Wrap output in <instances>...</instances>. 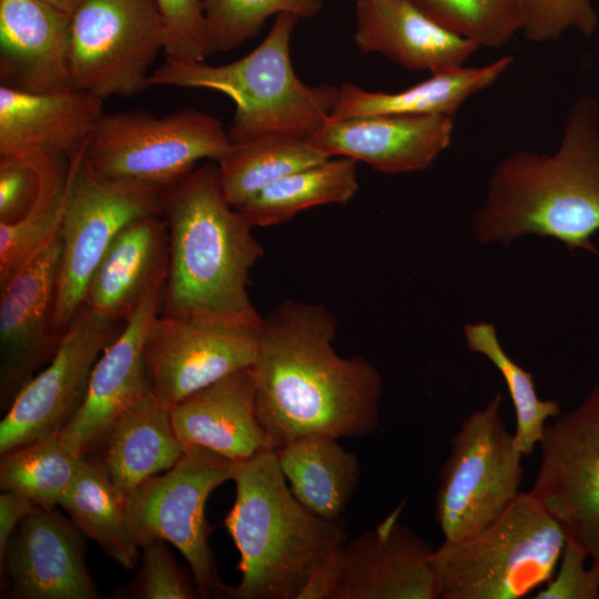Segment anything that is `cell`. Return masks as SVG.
<instances>
[{"label": "cell", "mask_w": 599, "mask_h": 599, "mask_svg": "<svg viewBox=\"0 0 599 599\" xmlns=\"http://www.w3.org/2000/svg\"><path fill=\"white\" fill-rule=\"evenodd\" d=\"M336 331L318 304L287 300L263 317L252 369L257 416L274 449L304 435L362 437L379 426L380 373L363 357H341Z\"/></svg>", "instance_id": "obj_1"}, {"label": "cell", "mask_w": 599, "mask_h": 599, "mask_svg": "<svg viewBox=\"0 0 599 599\" xmlns=\"http://www.w3.org/2000/svg\"><path fill=\"white\" fill-rule=\"evenodd\" d=\"M473 231L481 244H509L531 234L599 255L590 241L599 231V103L593 97L571 104L555 152L517 150L497 163Z\"/></svg>", "instance_id": "obj_2"}, {"label": "cell", "mask_w": 599, "mask_h": 599, "mask_svg": "<svg viewBox=\"0 0 599 599\" xmlns=\"http://www.w3.org/2000/svg\"><path fill=\"white\" fill-rule=\"evenodd\" d=\"M169 271L160 313L202 322L261 323L250 272L263 257L245 215L226 200L217 163L194 169L164 193Z\"/></svg>", "instance_id": "obj_3"}, {"label": "cell", "mask_w": 599, "mask_h": 599, "mask_svg": "<svg viewBox=\"0 0 599 599\" xmlns=\"http://www.w3.org/2000/svg\"><path fill=\"white\" fill-rule=\"evenodd\" d=\"M235 499L224 526L240 552L233 599H298L321 565L347 541L342 521L323 519L292 494L275 449L234 465Z\"/></svg>", "instance_id": "obj_4"}, {"label": "cell", "mask_w": 599, "mask_h": 599, "mask_svg": "<svg viewBox=\"0 0 599 599\" xmlns=\"http://www.w3.org/2000/svg\"><path fill=\"white\" fill-rule=\"evenodd\" d=\"M298 19L276 16L263 41L227 64L165 58L149 85L207 89L230 97L235 104L229 131L234 144L277 134L311 136L331 116L339 89L309 85L296 75L291 38Z\"/></svg>", "instance_id": "obj_5"}, {"label": "cell", "mask_w": 599, "mask_h": 599, "mask_svg": "<svg viewBox=\"0 0 599 599\" xmlns=\"http://www.w3.org/2000/svg\"><path fill=\"white\" fill-rule=\"evenodd\" d=\"M566 540L541 501L520 491L491 524L433 551L438 598H524L551 579Z\"/></svg>", "instance_id": "obj_6"}, {"label": "cell", "mask_w": 599, "mask_h": 599, "mask_svg": "<svg viewBox=\"0 0 599 599\" xmlns=\"http://www.w3.org/2000/svg\"><path fill=\"white\" fill-rule=\"evenodd\" d=\"M233 143L222 122L187 108L165 116L128 110L103 114L83 155L95 173L171 187L204 159L219 162Z\"/></svg>", "instance_id": "obj_7"}, {"label": "cell", "mask_w": 599, "mask_h": 599, "mask_svg": "<svg viewBox=\"0 0 599 599\" xmlns=\"http://www.w3.org/2000/svg\"><path fill=\"white\" fill-rule=\"evenodd\" d=\"M501 400L496 394L450 437L435 495V519L444 541L478 532L520 493L524 456L502 420Z\"/></svg>", "instance_id": "obj_8"}, {"label": "cell", "mask_w": 599, "mask_h": 599, "mask_svg": "<svg viewBox=\"0 0 599 599\" xmlns=\"http://www.w3.org/2000/svg\"><path fill=\"white\" fill-rule=\"evenodd\" d=\"M85 148L70 158L71 183L60 226L54 327L61 336L83 305L90 280L112 241L132 222L163 215L166 190L95 173L83 161Z\"/></svg>", "instance_id": "obj_9"}, {"label": "cell", "mask_w": 599, "mask_h": 599, "mask_svg": "<svg viewBox=\"0 0 599 599\" xmlns=\"http://www.w3.org/2000/svg\"><path fill=\"white\" fill-rule=\"evenodd\" d=\"M165 38L154 0H81L70 23L71 87L101 100L143 91Z\"/></svg>", "instance_id": "obj_10"}, {"label": "cell", "mask_w": 599, "mask_h": 599, "mask_svg": "<svg viewBox=\"0 0 599 599\" xmlns=\"http://www.w3.org/2000/svg\"><path fill=\"white\" fill-rule=\"evenodd\" d=\"M234 463L202 447H187L163 475L130 496V518L140 547L154 539L172 544L186 560L200 598H227L210 546L205 505L212 491L232 480Z\"/></svg>", "instance_id": "obj_11"}, {"label": "cell", "mask_w": 599, "mask_h": 599, "mask_svg": "<svg viewBox=\"0 0 599 599\" xmlns=\"http://www.w3.org/2000/svg\"><path fill=\"white\" fill-rule=\"evenodd\" d=\"M530 493L599 570V384L546 426Z\"/></svg>", "instance_id": "obj_12"}, {"label": "cell", "mask_w": 599, "mask_h": 599, "mask_svg": "<svg viewBox=\"0 0 599 599\" xmlns=\"http://www.w3.org/2000/svg\"><path fill=\"white\" fill-rule=\"evenodd\" d=\"M398 506L373 530L335 550L298 599H436L432 547L398 521Z\"/></svg>", "instance_id": "obj_13"}, {"label": "cell", "mask_w": 599, "mask_h": 599, "mask_svg": "<svg viewBox=\"0 0 599 599\" xmlns=\"http://www.w3.org/2000/svg\"><path fill=\"white\" fill-rule=\"evenodd\" d=\"M125 321L83 304L51 361L18 393L0 423V454L60 433L80 408L92 370Z\"/></svg>", "instance_id": "obj_14"}, {"label": "cell", "mask_w": 599, "mask_h": 599, "mask_svg": "<svg viewBox=\"0 0 599 599\" xmlns=\"http://www.w3.org/2000/svg\"><path fill=\"white\" fill-rule=\"evenodd\" d=\"M262 323L184 321L158 314L143 348L153 392L172 406L227 375L252 367Z\"/></svg>", "instance_id": "obj_15"}, {"label": "cell", "mask_w": 599, "mask_h": 599, "mask_svg": "<svg viewBox=\"0 0 599 599\" xmlns=\"http://www.w3.org/2000/svg\"><path fill=\"white\" fill-rule=\"evenodd\" d=\"M61 254L59 231L0 286V402L4 412L51 361L62 338L54 327Z\"/></svg>", "instance_id": "obj_16"}, {"label": "cell", "mask_w": 599, "mask_h": 599, "mask_svg": "<svg viewBox=\"0 0 599 599\" xmlns=\"http://www.w3.org/2000/svg\"><path fill=\"white\" fill-rule=\"evenodd\" d=\"M54 507L35 505L0 557L1 588L13 599H95L82 532Z\"/></svg>", "instance_id": "obj_17"}, {"label": "cell", "mask_w": 599, "mask_h": 599, "mask_svg": "<svg viewBox=\"0 0 599 599\" xmlns=\"http://www.w3.org/2000/svg\"><path fill=\"white\" fill-rule=\"evenodd\" d=\"M451 113L328 118L309 136L329 158L362 161L390 174L430 166L450 144L455 130Z\"/></svg>", "instance_id": "obj_18"}, {"label": "cell", "mask_w": 599, "mask_h": 599, "mask_svg": "<svg viewBox=\"0 0 599 599\" xmlns=\"http://www.w3.org/2000/svg\"><path fill=\"white\" fill-rule=\"evenodd\" d=\"M163 287L152 288L125 319L99 357L80 408L59 433L84 456L99 449L118 415L151 387L143 348L149 326L160 311Z\"/></svg>", "instance_id": "obj_19"}, {"label": "cell", "mask_w": 599, "mask_h": 599, "mask_svg": "<svg viewBox=\"0 0 599 599\" xmlns=\"http://www.w3.org/2000/svg\"><path fill=\"white\" fill-rule=\"evenodd\" d=\"M103 114V100L72 87L29 92L1 84L0 155L70 159L88 145Z\"/></svg>", "instance_id": "obj_20"}, {"label": "cell", "mask_w": 599, "mask_h": 599, "mask_svg": "<svg viewBox=\"0 0 599 599\" xmlns=\"http://www.w3.org/2000/svg\"><path fill=\"white\" fill-rule=\"evenodd\" d=\"M182 446L209 449L236 464L274 449L256 410L252 367L237 370L171 406Z\"/></svg>", "instance_id": "obj_21"}, {"label": "cell", "mask_w": 599, "mask_h": 599, "mask_svg": "<svg viewBox=\"0 0 599 599\" xmlns=\"http://www.w3.org/2000/svg\"><path fill=\"white\" fill-rule=\"evenodd\" d=\"M354 40L412 71L438 73L464 67L480 47L443 27L410 0H357Z\"/></svg>", "instance_id": "obj_22"}, {"label": "cell", "mask_w": 599, "mask_h": 599, "mask_svg": "<svg viewBox=\"0 0 599 599\" xmlns=\"http://www.w3.org/2000/svg\"><path fill=\"white\" fill-rule=\"evenodd\" d=\"M71 14L43 0H0L1 84L29 92L71 87Z\"/></svg>", "instance_id": "obj_23"}, {"label": "cell", "mask_w": 599, "mask_h": 599, "mask_svg": "<svg viewBox=\"0 0 599 599\" xmlns=\"http://www.w3.org/2000/svg\"><path fill=\"white\" fill-rule=\"evenodd\" d=\"M163 215L141 217L112 241L93 273L85 305L98 314L125 321L169 271V230Z\"/></svg>", "instance_id": "obj_24"}, {"label": "cell", "mask_w": 599, "mask_h": 599, "mask_svg": "<svg viewBox=\"0 0 599 599\" xmlns=\"http://www.w3.org/2000/svg\"><path fill=\"white\" fill-rule=\"evenodd\" d=\"M111 481L125 495L172 468L185 449L175 435L171 406L150 387L114 419L99 449Z\"/></svg>", "instance_id": "obj_25"}, {"label": "cell", "mask_w": 599, "mask_h": 599, "mask_svg": "<svg viewBox=\"0 0 599 599\" xmlns=\"http://www.w3.org/2000/svg\"><path fill=\"white\" fill-rule=\"evenodd\" d=\"M514 60L512 55H504L483 67L464 65L432 73L428 79L398 92L368 91L345 83L338 88L331 118L456 114L468 99L491 87Z\"/></svg>", "instance_id": "obj_26"}, {"label": "cell", "mask_w": 599, "mask_h": 599, "mask_svg": "<svg viewBox=\"0 0 599 599\" xmlns=\"http://www.w3.org/2000/svg\"><path fill=\"white\" fill-rule=\"evenodd\" d=\"M275 453L295 498L314 515L341 521L361 478L355 454L325 434L294 438Z\"/></svg>", "instance_id": "obj_27"}, {"label": "cell", "mask_w": 599, "mask_h": 599, "mask_svg": "<svg viewBox=\"0 0 599 599\" xmlns=\"http://www.w3.org/2000/svg\"><path fill=\"white\" fill-rule=\"evenodd\" d=\"M72 522L125 570L140 557L130 518V496L109 478L99 458L85 456L60 501Z\"/></svg>", "instance_id": "obj_28"}, {"label": "cell", "mask_w": 599, "mask_h": 599, "mask_svg": "<svg viewBox=\"0 0 599 599\" xmlns=\"http://www.w3.org/2000/svg\"><path fill=\"white\" fill-rule=\"evenodd\" d=\"M356 162L337 156L265 186L240 210L253 226H271L319 205L345 204L358 191Z\"/></svg>", "instance_id": "obj_29"}, {"label": "cell", "mask_w": 599, "mask_h": 599, "mask_svg": "<svg viewBox=\"0 0 599 599\" xmlns=\"http://www.w3.org/2000/svg\"><path fill=\"white\" fill-rule=\"evenodd\" d=\"M24 160L37 172L39 190L33 205L19 221L0 223V286L60 231L71 183L68 156L34 154Z\"/></svg>", "instance_id": "obj_30"}, {"label": "cell", "mask_w": 599, "mask_h": 599, "mask_svg": "<svg viewBox=\"0 0 599 599\" xmlns=\"http://www.w3.org/2000/svg\"><path fill=\"white\" fill-rule=\"evenodd\" d=\"M327 159L309 136L277 134L233 143L216 163L223 193L238 209L273 182Z\"/></svg>", "instance_id": "obj_31"}, {"label": "cell", "mask_w": 599, "mask_h": 599, "mask_svg": "<svg viewBox=\"0 0 599 599\" xmlns=\"http://www.w3.org/2000/svg\"><path fill=\"white\" fill-rule=\"evenodd\" d=\"M85 456L58 434L1 455L0 488L19 493L35 505L54 507L75 479Z\"/></svg>", "instance_id": "obj_32"}, {"label": "cell", "mask_w": 599, "mask_h": 599, "mask_svg": "<svg viewBox=\"0 0 599 599\" xmlns=\"http://www.w3.org/2000/svg\"><path fill=\"white\" fill-rule=\"evenodd\" d=\"M467 347L488 358L501 374L516 415L514 432L517 448L522 456L534 453L541 441L549 418L557 417L560 405L552 399H541L536 392L531 373L520 367L502 348L496 327L489 322H477L464 327Z\"/></svg>", "instance_id": "obj_33"}, {"label": "cell", "mask_w": 599, "mask_h": 599, "mask_svg": "<svg viewBox=\"0 0 599 599\" xmlns=\"http://www.w3.org/2000/svg\"><path fill=\"white\" fill-rule=\"evenodd\" d=\"M429 18L480 48L499 49L521 32L520 0H410Z\"/></svg>", "instance_id": "obj_34"}, {"label": "cell", "mask_w": 599, "mask_h": 599, "mask_svg": "<svg viewBox=\"0 0 599 599\" xmlns=\"http://www.w3.org/2000/svg\"><path fill=\"white\" fill-rule=\"evenodd\" d=\"M210 53L237 48L254 37L272 16H316L324 0H202Z\"/></svg>", "instance_id": "obj_35"}, {"label": "cell", "mask_w": 599, "mask_h": 599, "mask_svg": "<svg viewBox=\"0 0 599 599\" xmlns=\"http://www.w3.org/2000/svg\"><path fill=\"white\" fill-rule=\"evenodd\" d=\"M141 567L125 597L138 599H195L197 587L174 559L164 540L154 539L141 547Z\"/></svg>", "instance_id": "obj_36"}, {"label": "cell", "mask_w": 599, "mask_h": 599, "mask_svg": "<svg viewBox=\"0 0 599 599\" xmlns=\"http://www.w3.org/2000/svg\"><path fill=\"white\" fill-rule=\"evenodd\" d=\"M521 33L535 43L556 41L568 30L591 37L598 27V13L591 0H520Z\"/></svg>", "instance_id": "obj_37"}, {"label": "cell", "mask_w": 599, "mask_h": 599, "mask_svg": "<svg viewBox=\"0 0 599 599\" xmlns=\"http://www.w3.org/2000/svg\"><path fill=\"white\" fill-rule=\"evenodd\" d=\"M165 26V58L204 61L210 53L202 0H154Z\"/></svg>", "instance_id": "obj_38"}, {"label": "cell", "mask_w": 599, "mask_h": 599, "mask_svg": "<svg viewBox=\"0 0 599 599\" xmlns=\"http://www.w3.org/2000/svg\"><path fill=\"white\" fill-rule=\"evenodd\" d=\"M586 551L570 539L566 540L557 573L534 599H599V570L591 565Z\"/></svg>", "instance_id": "obj_39"}, {"label": "cell", "mask_w": 599, "mask_h": 599, "mask_svg": "<svg viewBox=\"0 0 599 599\" xmlns=\"http://www.w3.org/2000/svg\"><path fill=\"white\" fill-rule=\"evenodd\" d=\"M39 179L24 159L0 155V223L19 221L33 205Z\"/></svg>", "instance_id": "obj_40"}, {"label": "cell", "mask_w": 599, "mask_h": 599, "mask_svg": "<svg viewBox=\"0 0 599 599\" xmlns=\"http://www.w3.org/2000/svg\"><path fill=\"white\" fill-rule=\"evenodd\" d=\"M34 506L33 501L16 491L4 490L0 495V557L19 522Z\"/></svg>", "instance_id": "obj_41"}, {"label": "cell", "mask_w": 599, "mask_h": 599, "mask_svg": "<svg viewBox=\"0 0 599 599\" xmlns=\"http://www.w3.org/2000/svg\"><path fill=\"white\" fill-rule=\"evenodd\" d=\"M55 8L67 12L68 14H72L77 6L81 0H43Z\"/></svg>", "instance_id": "obj_42"}]
</instances>
